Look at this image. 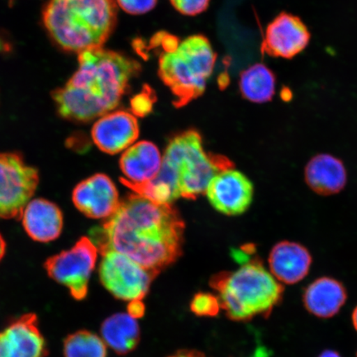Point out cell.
<instances>
[{"label": "cell", "mask_w": 357, "mask_h": 357, "mask_svg": "<svg viewBox=\"0 0 357 357\" xmlns=\"http://www.w3.org/2000/svg\"><path fill=\"white\" fill-rule=\"evenodd\" d=\"M184 231V221L172 204H156L134 194L89 234L101 254L123 253L158 275L181 256Z\"/></svg>", "instance_id": "cell-1"}, {"label": "cell", "mask_w": 357, "mask_h": 357, "mask_svg": "<svg viewBox=\"0 0 357 357\" xmlns=\"http://www.w3.org/2000/svg\"><path fill=\"white\" fill-rule=\"evenodd\" d=\"M141 70L139 62L122 53L102 47L80 52L78 70L53 93L58 113L78 122L102 117L117 108Z\"/></svg>", "instance_id": "cell-2"}, {"label": "cell", "mask_w": 357, "mask_h": 357, "mask_svg": "<svg viewBox=\"0 0 357 357\" xmlns=\"http://www.w3.org/2000/svg\"><path fill=\"white\" fill-rule=\"evenodd\" d=\"M231 167L233 162L225 156L204 150L197 131H186L169 141L159 173L142 193L160 204H172L178 198L195 199L206 192L218 173Z\"/></svg>", "instance_id": "cell-3"}, {"label": "cell", "mask_w": 357, "mask_h": 357, "mask_svg": "<svg viewBox=\"0 0 357 357\" xmlns=\"http://www.w3.org/2000/svg\"><path fill=\"white\" fill-rule=\"evenodd\" d=\"M252 249L233 252L238 269L213 275L211 287L217 293L222 310L231 320L248 321L257 316L267 318L284 296V287L263 265L253 258Z\"/></svg>", "instance_id": "cell-4"}, {"label": "cell", "mask_w": 357, "mask_h": 357, "mask_svg": "<svg viewBox=\"0 0 357 357\" xmlns=\"http://www.w3.org/2000/svg\"><path fill=\"white\" fill-rule=\"evenodd\" d=\"M118 20L115 0H51L43 22L54 41L66 51L102 47Z\"/></svg>", "instance_id": "cell-5"}, {"label": "cell", "mask_w": 357, "mask_h": 357, "mask_svg": "<svg viewBox=\"0 0 357 357\" xmlns=\"http://www.w3.org/2000/svg\"><path fill=\"white\" fill-rule=\"evenodd\" d=\"M216 59L211 43L203 35L190 36L164 50L159 57L158 75L171 89L174 105L180 108L203 95Z\"/></svg>", "instance_id": "cell-6"}, {"label": "cell", "mask_w": 357, "mask_h": 357, "mask_svg": "<svg viewBox=\"0 0 357 357\" xmlns=\"http://www.w3.org/2000/svg\"><path fill=\"white\" fill-rule=\"evenodd\" d=\"M98 252L91 239L83 236L70 249L48 258L44 267L49 278L68 289L71 297L83 301L88 296Z\"/></svg>", "instance_id": "cell-7"}, {"label": "cell", "mask_w": 357, "mask_h": 357, "mask_svg": "<svg viewBox=\"0 0 357 357\" xmlns=\"http://www.w3.org/2000/svg\"><path fill=\"white\" fill-rule=\"evenodd\" d=\"M102 256L99 275L102 287L120 301L144 300L158 275L123 253L108 251Z\"/></svg>", "instance_id": "cell-8"}, {"label": "cell", "mask_w": 357, "mask_h": 357, "mask_svg": "<svg viewBox=\"0 0 357 357\" xmlns=\"http://www.w3.org/2000/svg\"><path fill=\"white\" fill-rule=\"evenodd\" d=\"M37 169L20 155L0 154V218H20L37 190Z\"/></svg>", "instance_id": "cell-9"}, {"label": "cell", "mask_w": 357, "mask_h": 357, "mask_svg": "<svg viewBox=\"0 0 357 357\" xmlns=\"http://www.w3.org/2000/svg\"><path fill=\"white\" fill-rule=\"evenodd\" d=\"M310 38V32L301 17L280 13L267 26L261 52L272 57L292 59L305 50Z\"/></svg>", "instance_id": "cell-10"}, {"label": "cell", "mask_w": 357, "mask_h": 357, "mask_svg": "<svg viewBox=\"0 0 357 357\" xmlns=\"http://www.w3.org/2000/svg\"><path fill=\"white\" fill-rule=\"evenodd\" d=\"M212 206L227 215H239L252 203V182L234 167L223 169L212 178L206 190Z\"/></svg>", "instance_id": "cell-11"}, {"label": "cell", "mask_w": 357, "mask_h": 357, "mask_svg": "<svg viewBox=\"0 0 357 357\" xmlns=\"http://www.w3.org/2000/svg\"><path fill=\"white\" fill-rule=\"evenodd\" d=\"M46 339L35 314L13 319L0 331V357H47Z\"/></svg>", "instance_id": "cell-12"}, {"label": "cell", "mask_w": 357, "mask_h": 357, "mask_svg": "<svg viewBox=\"0 0 357 357\" xmlns=\"http://www.w3.org/2000/svg\"><path fill=\"white\" fill-rule=\"evenodd\" d=\"M73 200L75 206L91 218H109L121 203L114 183L105 174L80 182L73 190Z\"/></svg>", "instance_id": "cell-13"}, {"label": "cell", "mask_w": 357, "mask_h": 357, "mask_svg": "<svg viewBox=\"0 0 357 357\" xmlns=\"http://www.w3.org/2000/svg\"><path fill=\"white\" fill-rule=\"evenodd\" d=\"M91 136L98 149L108 154L127 150L139 136V124L133 114L112 111L93 124Z\"/></svg>", "instance_id": "cell-14"}, {"label": "cell", "mask_w": 357, "mask_h": 357, "mask_svg": "<svg viewBox=\"0 0 357 357\" xmlns=\"http://www.w3.org/2000/svg\"><path fill=\"white\" fill-rule=\"evenodd\" d=\"M268 264L271 273L280 284L293 285L309 275L312 257L305 245L292 241H281L272 248Z\"/></svg>", "instance_id": "cell-15"}, {"label": "cell", "mask_w": 357, "mask_h": 357, "mask_svg": "<svg viewBox=\"0 0 357 357\" xmlns=\"http://www.w3.org/2000/svg\"><path fill=\"white\" fill-rule=\"evenodd\" d=\"M163 156L153 142L142 141L129 146L120 159L122 182L132 190L149 183L158 175Z\"/></svg>", "instance_id": "cell-16"}, {"label": "cell", "mask_w": 357, "mask_h": 357, "mask_svg": "<svg viewBox=\"0 0 357 357\" xmlns=\"http://www.w3.org/2000/svg\"><path fill=\"white\" fill-rule=\"evenodd\" d=\"M347 290L340 280L323 276L312 281L303 294L305 310L316 318H333L347 301Z\"/></svg>", "instance_id": "cell-17"}, {"label": "cell", "mask_w": 357, "mask_h": 357, "mask_svg": "<svg viewBox=\"0 0 357 357\" xmlns=\"http://www.w3.org/2000/svg\"><path fill=\"white\" fill-rule=\"evenodd\" d=\"M306 185L314 193L330 196L340 193L347 183V172L342 160L331 154L312 158L305 169Z\"/></svg>", "instance_id": "cell-18"}, {"label": "cell", "mask_w": 357, "mask_h": 357, "mask_svg": "<svg viewBox=\"0 0 357 357\" xmlns=\"http://www.w3.org/2000/svg\"><path fill=\"white\" fill-rule=\"evenodd\" d=\"M21 218L26 234L39 243H49L59 238L63 227L61 209L47 199L29 201Z\"/></svg>", "instance_id": "cell-19"}, {"label": "cell", "mask_w": 357, "mask_h": 357, "mask_svg": "<svg viewBox=\"0 0 357 357\" xmlns=\"http://www.w3.org/2000/svg\"><path fill=\"white\" fill-rule=\"evenodd\" d=\"M105 344L119 355H126L137 347L141 338L139 324L127 312H118L107 318L100 328Z\"/></svg>", "instance_id": "cell-20"}, {"label": "cell", "mask_w": 357, "mask_h": 357, "mask_svg": "<svg viewBox=\"0 0 357 357\" xmlns=\"http://www.w3.org/2000/svg\"><path fill=\"white\" fill-rule=\"evenodd\" d=\"M276 78L270 68L257 63L248 67L240 75L239 89L244 99L264 104L269 102L275 93Z\"/></svg>", "instance_id": "cell-21"}, {"label": "cell", "mask_w": 357, "mask_h": 357, "mask_svg": "<svg viewBox=\"0 0 357 357\" xmlns=\"http://www.w3.org/2000/svg\"><path fill=\"white\" fill-rule=\"evenodd\" d=\"M64 357H107V345L102 337L88 330L68 335L63 343Z\"/></svg>", "instance_id": "cell-22"}, {"label": "cell", "mask_w": 357, "mask_h": 357, "mask_svg": "<svg viewBox=\"0 0 357 357\" xmlns=\"http://www.w3.org/2000/svg\"><path fill=\"white\" fill-rule=\"evenodd\" d=\"M222 310L217 296L209 293H198L192 298L190 310L199 317H215Z\"/></svg>", "instance_id": "cell-23"}, {"label": "cell", "mask_w": 357, "mask_h": 357, "mask_svg": "<svg viewBox=\"0 0 357 357\" xmlns=\"http://www.w3.org/2000/svg\"><path fill=\"white\" fill-rule=\"evenodd\" d=\"M176 10L187 16L200 15L207 10L211 0H169Z\"/></svg>", "instance_id": "cell-24"}, {"label": "cell", "mask_w": 357, "mask_h": 357, "mask_svg": "<svg viewBox=\"0 0 357 357\" xmlns=\"http://www.w3.org/2000/svg\"><path fill=\"white\" fill-rule=\"evenodd\" d=\"M158 0H116L124 12L132 15H144L153 10Z\"/></svg>", "instance_id": "cell-25"}, {"label": "cell", "mask_w": 357, "mask_h": 357, "mask_svg": "<svg viewBox=\"0 0 357 357\" xmlns=\"http://www.w3.org/2000/svg\"><path fill=\"white\" fill-rule=\"evenodd\" d=\"M151 107H153V100L146 95L137 96L132 101L133 114L137 115L145 116L151 110Z\"/></svg>", "instance_id": "cell-26"}, {"label": "cell", "mask_w": 357, "mask_h": 357, "mask_svg": "<svg viewBox=\"0 0 357 357\" xmlns=\"http://www.w3.org/2000/svg\"><path fill=\"white\" fill-rule=\"evenodd\" d=\"M127 310L128 314L137 319L144 316L146 307L142 301L137 300L129 302Z\"/></svg>", "instance_id": "cell-27"}, {"label": "cell", "mask_w": 357, "mask_h": 357, "mask_svg": "<svg viewBox=\"0 0 357 357\" xmlns=\"http://www.w3.org/2000/svg\"><path fill=\"white\" fill-rule=\"evenodd\" d=\"M169 357H206L202 352L195 350H181Z\"/></svg>", "instance_id": "cell-28"}, {"label": "cell", "mask_w": 357, "mask_h": 357, "mask_svg": "<svg viewBox=\"0 0 357 357\" xmlns=\"http://www.w3.org/2000/svg\"><path fill=\"white\" fill-rule=\"evenodd\" d=\"M318 357H342L337 351L334 350H324L321 352Z\"/></svg>", "instance_id": "cell-29"}, {"label": "cell", "mask_w": 357, "mask_h": 357, "mask_svg": "<svg viewBox=\"0 0 357 357\" xmlns=\"http://www.w3.org/2000/svg\"><path fill=\"white\" fill-rule=\"evenodd\" d=\"M6 252V243L1 234H0V261H2Z\"/></svg>", "instance_id": "cell-30"}, {"label": "cell", "mask_w": 357, "mask_h": 357, "mask_svg": "<svg viewBox=\"0 0 357 357\" xmlns=\"http://www.w3.org/2000/svg\"><path fill=\"white\" fill-rule=\"evenodd\" d=\"M351 323H352V325H354V328L357 333V305L354 307V311H352Z\"/></svg>", "instance_id": "cell-31"}, {"label": "cell", "mask_w": 357, "mask_h": 357, "mask_svg": "<svg viewBox=\"0 0 357 357\" xmlns=\"http://www.w3.org/2000/svg\"><path fill=\"white\" fill-rule=\"evenodd\" d=\"M356 357H357V352H356Z\"/></svg>", "instance_id": "cell-32"}]
</instances>
